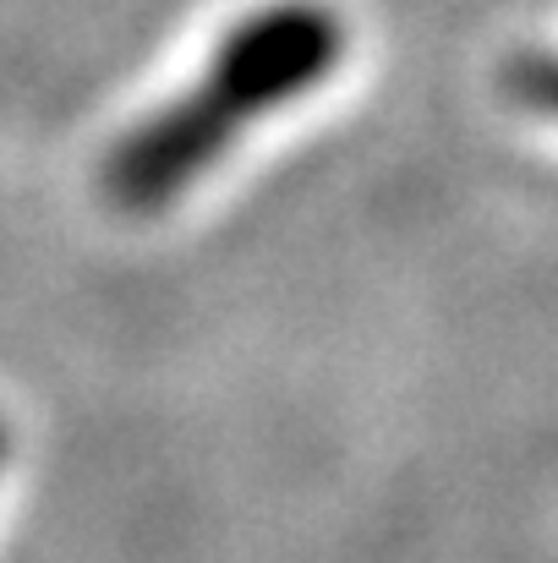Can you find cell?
<instances>
[{
  "label": "cell",
  "instance_id": "1",
  "mask_svg": "<svg viewBox=\"0 0 558 563\" xmlns=\"http://www.w3.org/2000/svg\"><path fill=\"white\" fill-rule=\"evenodd\" d=\"M335 60V27L318 11H280L258 27L230 38L225 55L214 60L203 99L165 110L154 126H143L121 154H116V181L127 202H165L182 187L186 170L208 165V132H225L230 115L236 126L269 104H280L291 88H307L318 71Z\"/></svg>",
  "mask_w": 558,
  "mask_h": 563
}]
</instances>
